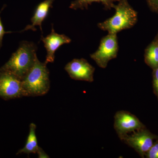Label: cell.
<instances>
[{
    "mask_svg": "<svg viewBox=\"0 0 158 158\" xmlns=\"http://www.w3.org/2000/svg\"><path fill=\"white\" fill-rule=\"evenodd\" d=\"M36 57L34 65L22 80L25 97L42 96L50 89L49 71Z\"/></svg>",
    "mask_w": 158,
    "mask_h": 158,
    "instance_id": "6da1fadb",
    "label": "cell"
},
{
    "mask_svg": "<svg viewBox=\"0 0 158 158\" xmlns=\"http://www.w3.org/2000/svg\"><path fill=\"white\" fill-rule=\"evenodd\" d=\"M37 46L33 43L23 41L9 61L0 69L22 80L34 65L37 57Z\"/></svg>",
    "mask_w": 158,
    "mask_h": 158,
    "instance_id": "7a4b0ae2",
    "label": "cell"
},
{
    "mask_svg": "<svg viewBox=\"0 0 158 158\" xmlns=\"http://www.w3.org/2000/svg\"><path fill=\"white\" fill-rule=\"evenodd\" d=\"M115 14L98 26L100 29L108 31L109 34H117L123 30L131 28L138 21V13L130 5L127 0H118L115 5Z\"/></svg>",
    "mask_w": 158,
    "mask_h": 158,
    "instance_id": "3957f363",
    "label": "cell"
},
{
    "mask_svg": "<svg viewBox=\"0 0 158 158\" xmlns=\"http://www.w3.org/2000/svg\"><path fill=\"white\" fill-rule=\"evenodd\" d=\"M118 49L117 34H109L102 38L97 50L90 57L99 67L106 68L110 60L117 57Z\"/></svg>",
    "mask_w": 158,
    "mask_h": 158,
    "instance_id": "277c9868",
    "label": "cell"
},
{
    "mask_svg": "<svg viewBox=\"0 0 158 158\" xmlns=\"http://www.w3.org/2000/svg\"><path fill=\"white\" fill-rule=\"evenodd\" d=\"M157 139L158 136L152 134L144 128L134 132L131 135H127L120 139L135 149L141 157L143 158L152 146L154 140Z\"/></svg>",
    "mask_w": 158,
    "mask_h": 158,
    "instance_id": "5b68a950",
    "label": "cell"
},
{
    "mask_svg": "<svg viewBox=\"0 0 158 158\" xmlns=\"http://www.w3.org/2000/svg\"><path fill=\"white\" fill-rule=\"evenodd\" d=\"M23 96L22 80L11 73L0 69V97L8 100Z\"/></svg>",
    "mask_w": 158,
    "mask_h": 158,
    "instance_id": "8992f818",
    "label": "cell"
},
{
    "mask_svg": "<svg viewBox=\"0 0 158 158\" xmlns=\"http://www.w3.org/2000/svg\"><path fill=\"white\" fill-rule=\"evenodd\" d=\"M114 127L120 139L128 133L134 132L145 128L135 115L123 110L118 111L115 114Z\"/></svg>",
    "mask_w": 158,
    "mask_h": 158,
    "instance_id": "52a82bcc",
    "label": "cell"
},
{
    "mask_svg": "<svg viewBox=\"0 0 158 158\" xmlns=\"http://www.w3.org/2000/svg\"><path fill=\"white\" fill-rule=\"evenodd\" d=\"M65 70L73 80L92 82L95 68L85 59H74L65 65Z\"/></svg>",
    "mask_w": 158,
    "mask_h": 158,
    "instance_id": "ba28073f",
    "label": "cell"
},
{
    "mask_svg": "<svg viewBox=\"0 0 158 158\" xmlns=\"http://www.w3.org/2000/svg\"><path fill=\"white\" fill-rule=\"evenodd\" d=\"M41 40L47 50L46 58L44 62L46 65L50 62H54L55 52L61 46L71 42V39L65 34H59L56 33L53 25L51 34L45 37L42 36Z\"/></svg>",
    "mask_w": 158,
    "mask_h": 158,
    "instance_id": "9c48e42d",
    "label": "cell"
},
{
    "mask_svg": "<svg viewBox=\"0 0 158 158\" xmlns=\"http://www.w3.org/2000/svg\"><path fill=\"white\" fill-rule=\"evenodd\" d=\"M55 0H44L39 3L35 9L34 15L31 19L32 24L27 26L25 29L20 31H28L31 30L36 31V26H39L42 32V23L47 17L50 9L52 8L53 3Z\"/></svg>",
    "mask_w": 158,
    "mask_h": 158,
    "instance_id": "30bf717a",
    "label": "cell"
},
{
    "mask_svg": "<svg viewBox=\"0 0 158 158\" xmlns=\"http://www.w3.org/2000/svg\"><path fill=\"white\" fill-rule=\"evenodd\" d=\"M36 124L31 123L30 125V131L24 147L20 149L17 154L25 153H37L39 146L37 144V136L36 135Z\"/></svg>",
    "mask_w": 158,
    "mask_h": 158,
    "instance_id": "8fae6325",
    "label": "cell"
},
{
    "mask_svg": "<svg viewBox=\"0 0 158 158\" xmlns=\"http://www.w3.org/2000/svg\"><path fill=\"white\" fill-rule=\"evenodd\" d=\"M144 62L152 69L158 67V39L155 37L145 49Z\"/></svg>",
    "mask_w": 158,
    "mask_h": 158,
    "instance_id": "7c38bea8",
    "label": "cell"
},
{
    "mask_svg": "<svg viewBox=\"0 0 158 158\" xmlns=\"http://www.w3.org/2000/svg\"><path fill=\"white\" fill-rule=\"evenodd\" d=\"M118 0H75L71 3L69 8L74 10L88 9V6L93 2L101 3L104 6L106 10L114 9L115 2Z\"/></svg>",
    "mask_w": 158,
    "mask_h": 158,
    "instance_id": "4fadbf2b",
    "label": "cell"
},
{
    "mask_svg": "<svg viewBox=\"0 0 158 158\" xmlns=\"http://www.w3.org/2000/svg\"><path fill=\"white\" fill-rule=\"evenodd\" d=\"M146 158H158V139L145 154Z\"/></svg>",
    "mask_w": 158,
    "mask_h": 158,
    "instance_id": "5bb4252c",
    "label": "cell"
},
{
    "mask_svg": "<svg viewBox=\"0 0 158 158\" xmlns=\"http://www.w3.org/2000/svg\"><path fill=\"white\" fill-rule=\"evenodd\" d=\"M152 75L154 92L158 98V67L153 69Z\"/></svg>",
    "mask_w": 158,
    "mask_h": 158,
    "instance_id": "9a60e30c",
    "label": "cell"
},
{
    "mask_svg": "<svg viewBox=\"0 0 158 158\" xmlns=\"http://www.w3.org/2000/svg\"><path fill=\"white\" fill-rule=\"evenodd\" d=\"M150 9L158 14V0H145Z\"/></svg>",
    "mask_w": 158,
    "mask_h": 158,
    "instance_id": "2e32d148",
    "label": "cell"
},
{
    "mask_svg": "<svg viewBox=\"0 0 158 158\" xmlns=\"http://www.w3.org/2000/svg\"><path fill=\"white\" fill-rule=\"evenodd\" d=\"M6 5H4V7H3L1 11H0V14H1V12L4 9L5 7H6ZM11 32H7L4 30V27H3L2 23V20H1V16H0V49L2 47V41L3 37H4V35L5 34H7V33H11Z\"/></svg>",
    "mask_w": 158,
    "mask_h": 158,
    "instance_id": "e0dca14e",
    "label": "cell"
},
{
    "mask_svg": "<svg viewBox=\"0 0 158 158\" xmlns=\"http://www.w3.org/2000/svg\"><path fill=\"white\" fill-rule=\"evenodd\" d=\"M37 153L38 154V157L39 158H49V156L44 152V151L40 147L38 148Z\"/></svg>",
    "mask_w": 158,
    "mask_h": 158,
    "instance_id": "ac0fdd59",
    "label": "cell"
},
{
    "mask_svg": "<svg viewBox=\"0 0 158 158\" xmlns=\"http://www.w3.org/2000/svg\"><path fill=\"white\" fill-rule=\"evenodd\" d=\"M156 38H157L158 39V34H157V35H156Z\"/></svg>",
    "mask_w": 158,
    "mask_h": 158,
    "instance_id": "d6986e66",
    "label": "cell"
}]
</instances>
